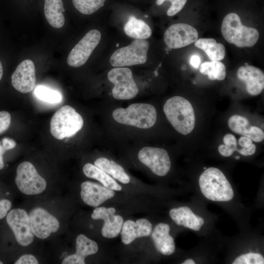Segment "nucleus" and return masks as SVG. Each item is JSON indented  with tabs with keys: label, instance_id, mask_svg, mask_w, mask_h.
I'll return each instance as SVG.
<instances>
[{
	"label": "nucleus",
	"instance_id": "f257e3e1",
	"mask_svg": "<svg viewBox=\"0 0 264 264\" xmlns=\"http://www.w3.org/2000/svg\"><path fill=\"white\" fill-rule=\"evenodd\" d=\"M163 111L168 121L175 129L183 135H187L194 130L195 114L192 104L186 99L178 96L168 99Z\"/></svg>",
	"mask_w": 264,
	"mask_h": 264
},
{
	"label": "nucleus",
	"instance_id": "f03ea898",
	"mask_svg": "<svg viewBox=\"0 0 264 264\" xmlns=\"http://www.w3.org/2000/svg\"><path fill=\"white\" fill-rule=\"evenodd\" d=\"M199 185L203 195L208 199L215 201L231 200L234 191L223 173L219 169H206L199 178Z\"/></svg>",
	"mask_w": 264,
	"mask_h": 264
},
{
	"label": "nucleus",
	"instance_id": "7ed1b4c3",
	"mask_svg": "<svg viewBox=\"0 0 264 264\" xmlns=\"http://www.w3.org/2000/svg\"><path fill=\"white\" fill-rule=\"evenodd\" d=\"M112 115L119 123L146 129L155 124L157 113L155 108L151 104L134 103L126 108L116 109Z\"/></svg>",
	"mask_w": 264,
	"mask_h": 264
},
{
	"label": "nucleus",
	"instance_id": "20e7f679",
	"mask_svg": "<svg viewBox=\"0 0 264 264\" xmlns=\"http://www.w3.org/2000/svg\"><path fill=\"white\" fill-rule=\"evenodd\" d=\"M221 32L224 39L229 43L239 47H252L258 41V31L242 23L240 17L231 13L224 18Z\"/></svg>",
	"mask_w": 264,
	"mask_h": 264
},
{
	"label": "nucleus",
	"instance_id": "39448f33",
	"mask_svg": "<svg viewBox=\"0 0 264 264\" xmlns=\"http://www.w3.org/2000/svg\"><path fill=\"white\" fill-rule=\"evenodd\" d=\"M84 125L82 116L69 105L60 108L53 115L50 121V132L56 139L62 140L70 137Z\"/></svg>",
	"mask_w": 264,
	"mask_h": 264
},
{
	"label": "nucleus",
	"instance_id": "423d86ee",
	"mask_svg": "<svg viewBox=\"0 0 264 264\" xmlns=\"http://www.w3.org/2000/svg\"><path fill=\"white\" fill-rule=\"evenodd\" d=\"M149 42L135 39L130 44L115 50L110 57V65L116 67L144 64L147 60Z\"/></svg>",
	"mask_w": 264,
	"mask_h": 264
},
{
	"label": "nucleus",
	"instance_id": "0eeeda50",
	"mask_svg": "<svg viewBox=\"0 0 264 264\" xmlns=\"http://www.w3.org/2000/svg\"><path fill=\"white\" fill-rule=\"evenodd\" d=\"M15 183L19 190L26 195L42 193L46 187V181L29 161L20 163L16 170Z\"/></svg>",
	"mask_w": 264,
	"mask_h": 264
},
{
	"label": "nucleus",
	"instance_id": "6e6552de",
	"mask_svg": "<svg viewBox=\"0 0 264 264\" xmlns=\"http://www.w3.org/2000/svg\"><path fill=\"white\" fill-rule=\"evenodd\" d=\"M108 80L114 85L111 93L117 100H130L138 93V88L131 69L127 67L112 68L108 73Z\"/></svg>",
	"mask_w": 264,
	"mask_h": 264
},
{
	"label": "nucleus",
	"instance_id": "1a4fd4ad",
	"mask_svg": "<svg viewBox=\"0 0 264 264\" xmlns=\"http://www.w3.org/2000/svg\"><path fill=\"white\" fill-rule=\"evenodd\" d=\"M101 37L99 30L89 31L69 52L66 60L68 66L78 67L84 65L99 44Z\"/></svg>",
	"mask_w": 264,
	"mask_h": 264
},
{
	"label": "nucleus",
	"instance_id": "9d476101",
	"mask_svg": "<svg viewBox=\"0 0 264 264\" xmlns=\"http://www.w3.org/2000/svg\"><path fill=\"white\" fill-rule=\"evenodd\" d=\"M6 220L19 244L26 246L33 242L34 235L30 228L29 216L25 210L13 209L7 213Z\"/></svg>",
	"mask_w": 264,
	"mask_h": 264
},
{
	"label": "nucleus",
	"instance_id": "9b49d317",
	"mask_svg": "<svg viewBox=\"0 0 264 264\" xmlns=\"http://www.w3.org/2000/svg\"><path fill=\"white\" fill-rule=\"evenodd\" d=\"M139 161L158 176H164L169 172L171 162L169 154L164 149L145 147L138 154Z\"/></svg>",
	"mask_w": 264,
	"mask_h": 264
},
{
	"label": "nucleus",
	"instance_id": "f8f14e48",
	"mask_svg": "<svg viewBox=\"0 0 264 264\" xmlns=\"http://www.w3.org/2000/svg\"><path fill=\"white\" fill-rule=\"evenodd\" d=\"M28 216L32 232L39 239H45L59 229L57 219L43 208H33Z\"/></svg>",
	"mask_w": 264,
	"mask_h": 264
},
{
	"label": "nucleus",
	"instance_id": "ddd939ff",
	"mask_svg": "<svg viewBox=\"0 0 264 264\" xmlns=\"http://www.w3.org/2000/svg\"><path fill=\"white\" fill-rule=\"evenodd\" d=\"M198 34L192 26L183 23L171 25L165 32L164 41L168 47L177 49L189 45L195 42Z\"/></svg>",
	"mask_w": 264,
	"mask_h": 264
},
{
	"label": "nucleus",
	"instance_id": "4468645a",
	"mask_svg": "<svg viewBox=\"0 0 264 264\" xmlns=\"http://www.w3.org/2000/svg\"><path fill=\"white\" fill-rule=\"evenodd\" d=\"M11 83L14 88L21 93H28L34 89L36 77L32 61L26 59L18 65L12 75Z\"/></svg>",
	"mask_w": 264,
	"mask_h": 264
},
{
	"label": "nucleus",
	"instance_id": "2eb2a0df",
	"mask_svg": "<svg viewBox=\"0 0 264 264\" xmlns=\"http://www.w3.org/2000/svg\"><path fill=\"white\" fill-rule=\"evenodd\" d=\"M116 210L113 207H96L93 210L91 217L93 220H103L104 221L101 233L103 237L113 238L120 232L124 223L123 218L115 215Z\"/></svg>",
	"mask_w": 264,
	"mask_h": 264
},
{
	"label": "nucleus",
	"instance_id": "dca6fc26",
	"mask_svg": "<svg viewBox=\"0 0 264 264\" xmlns=\"http://www.w3.org/2000/svg\"><path fill=\"white\" fill-rule=\"evenodd\" d=\"M81 197L87 204L97 207L115 195L113 190L99 184L84 181L81 184Z\"/></svg>",
	"mask_w": 264,
	"mask_h": 264
},
{
	"label": "nucleus",
	"instance_id": "f3484780",
	"mask_svg": "<svg viewBox=\"0 0 264 264\" xmlns=\"http://www.w3.org/2000/svg\"><path fill=\"white\" fill-rule=\"evenodd\" d=\"M239 79L246 85L247 92L251 95L260 94L264 88V74L259 68L246 65L240 67L237 71Z\"/></svg>",
	"mask_w": 264,
	"mask_h": 264
},
{
	"label": "nucleus",
	"instance_id": "a211bd4d",
	"mask_svg": "<svg viewBox=\"0 0 264 264\" xmlns=\"http://www.w3.org/2000/svg\"><path fill=\"white\" fill-rule=\"evenodd\" d=\"M97 243L83 234L79 235L76 240V252L67 256L62 261V264H85L86 257L97 252Z\"/></svg>",
	"mask_w": 264,
	"mask_h": 264
},
{
	"label": "nucleus",
	"instance_id": "6ab92c4d",
	"mask_svg": "<svg viewBox=\"0 0 264 264\" xmlns=\"http://www.w3.org/2000/svg\"><path fill=\"white\" fill-rule=\"evenodd\" d=\"M121 229L122 241L125 244H129L136 238L150 236L152 225L146 219H138L136 222L127 220L123 223Z\"/></svg>",
	"mask_w": 264,
	"mask_h": 264
},
{
	"label": "nucleus",
	"instance_id": "aec40b11",
	"mask_svg": "<svg viewBox=\"0 0 264 264\" xmlns=\"http://www.w3.org/2000/svg\"><path fill=\"white\" fill-rule=\"evenodd\" d=\"M229 128L234 132L260 142L264 139V132L259 127L250 125L249 120L239 115L231 116L228 122Z\"/></svg>",
	"mask_w": 264,
	"mask_h": 264
},
{
	"label": "nucleus",
	"instance_id": "412c9836",
	"mask_svg": "<svg viewBox=\"0 0 264 264\" xmlns=\"http://www.w3.org/2000/svg\"><path fill=\"white\" fill-rule=\"evenodd\" d=\"M170 226L167 223H159L154 227L152 238L156 250L164 255H170L175 251L174 238L170 235Z\"/></svg>",
	"mask_w": 264,
	"mask_h": 264
},
{
	"label": "nucleus",
	"instance_id": "4be33fe9",
	"mask_svg": "<svg viewBox=\"0 0 264 264\" xmlns=\"http://www.w3.org/2000/svg\"><path fill=\"white\" fill-rule=\"evenodd\" d=\"M169 215L177 225H182L195 231H199L204 223L203 218L196 215L186 206L173 208L170 211Z\"/></svg>",
	"mask_w": 264,
	"mask_h": 264
},
{
	"label": "nucleus",
	"instance_id": "5701e85b",
	"mask_svg": "<svg viewBox=\"0 0 264 264\" xmlns=\"http://www.w3.org/2000/svg\"><path fill=\"white\" fill-rule=\"evenodd\" d=\"M65 11L62 0H44V15L52 27L60 28L64 26L65 17L63 13Z\"/></svg>",
	"mask_w": 264,
	"mask_h": 264
},
{
	"label": "nucleus",
	"instance_id": "b1692460",
	"mask_svg": "<svg viewBox=\"0 0 264 264\" xmlns=\"http://www.w3.org/2000/svg\"><path fill=\"white\" fill-rule=\"evenodd\" d=\"M94 165L123 184L130 182V177L123 168L113 160L100 157L94 161Z\"/></svg>",
	"mask_w": 264,
	"mask_h": 264
},
{
	"label": "nucleus",
	"instance_id": "393cba45",
	"mask_svg": "<svg viewBox=\"0 0 264 264\" xmlns=\"http://www.w3.org/2000/svg\"><path fill=\"white\" fill-rule=\"evenodd\" d=\"M83 171L87 177L98 180L106 188L114 191L122 189L121 186L112 177L94 165L86 164L83 168Z\"/></svg>",
	"mask_w": 264,
	"mask_h": 264
},
{
	"label": "nucleus",
	"instance_id": "a878e982",
	"mask_svg": "<svg viewBox=\"0 0 264 264\" xmlns=\"http://www.w3.org/2000/svg\"><path fill=\"white\" fill-rule=\"evenodd\" d=\"M195 45L203 50L212 61H220L225 55L223 44L217 43L213 38H200L195 42Z\"/></svg>",
	"mask_w": 264,
	"mask_h": 264
},
{
	"label": "nucleus",
	"instance_id": "bb28decb",
	"mask_svg": "<svg viewBox=\"0 0 264 264\" xmlns=\"http://www.w3.org/2000/svg\"><path fill=\"white\" fill-rule=\"evenodd\" d=\"M124 30L127 35L136 39L145 40L152 35V30L148 24L132 16L129 18Z\"/></svg>",
	"mask_w": 264,
	"mask_h": 264
},
{
	"label": "nucleus",
	"instance_id": "cd10ccee",
	"mask_svg": "<svg viewBox=\"0 0 264 264\" xmlns=\"http://www.w3.org/2000/svg\"><path fill=\"white\" fill-rule=\"evenodd\" d=\"M199 71L202 74L208 75V78L211 80H223L226 75L225 66L223 63L218 61L202 63L200 66Z\"/></svg>",
	"mask_w": 264,
	"mask_h": 264
},
{
	"label": "nucleus",
	"instance_id": "c85d7f7f",
	"mask_svg": "<svg viewBox=\"0 0 264 264\" xmlns=\"http://www.w3.org/2000/svg\"><path fill=\"white\" fill-rule=\"evenodd\" d=\"M34 94L38 99L51 104L60 103L62 100V95L58 91L43 86L37 87Z\"/></svg>",
	"mask_w": 264,
	"mask_h": 264
},
{
	"label": "nucleus",
	"instance_id": "c756f323",
	"mask_svg": "<svg viewBox=\"0 0 264 264\" xmlns=\"http://www.w3.org/2000/svg\"><path fill=\"white\" fill-rule=\"evenodd\" d=\"M106 0H72L75 8L80 13L90 15L102 7Z\"/></svg>",
	"mask_w": 264,
	"mask_h": 264
},
{
	"label": "nucleus",
	"instance_id": "7c9ffc66",
	"mask_svg": "<svg viewBox=\"0 0 264 264\" xmlns=\"http://www.w3.org/2000/svg\"><path fill=\"white\" fill-rule=\"evenodd\" d=\"M233 264H264V257L259 253H248L237 257Z\"/></svg>",
	"mask_w": 264,
	"mask_h": 264
},
{
	"label": "nucleus",
	"instance_id": "2f4dec72",
	"mask_svg": "<svg viewBox=\"0 0 264 264\" xmlns=\"http://www.w3.org/2000/svg\"><path fill=\"white\" fill-rule=\"evenodd\" d=\"M11 115L6 111H0V134L5 132L10 127Z\"/></svg>",
	"mask_w": 264,
	"mask_h": 264
},
{
	"label": "nucleus",
	"instance_id": "473e14b6",
	"mask_svg": "<svg viewBox=\"0 0 264 264\" xmlns=\"http://www.w3.org/2000/svg\"><path fill=\"white\" fill-rule=\"evenodd\" d=\"M187 0H174L172 5L168 9L167 14L169 16H173L179 12L185 5Z\"/></svg>",
	"mask_w": 264,
	"mask_h": 264
},
{
	"label": "nucleus",
	"instance_id": "72a5a7b5",
	"mask_svg": "<svg viewBox=\"0 0 264 264\" xmlns=\"http://www.w3.org/2000/svg\"><path fill=\"white\" fill-rule=\"evenodd\" d=\"M223 142L225 145L227 146L234 153L235 151L238 152L241 147H238L237 141L235 136L232 134L228 133L223 137Z\"/></svg>",
	"mask_w": 264,
	"mask_h": 264
},
{
	"label": "nucleus",
	"instance_id": "f704fd0d",
	"mask_svg": "<svg viewBox=\"0 0 264 264\" xmlns=\"http://www.w3.org/2000/svg\"><path fill=\"white\" fill-rule=\"evenodd\" d=\"M37 258L31 254H24L21 256L15 262V264H38Z\"/></svg>",
	"mask_w": 264,
	"mask_h": 264
},
{
	"label": "nucleus",
	"instance_id": "c9c22d12",
	"mask_svg": "<svg viewBox=\"0 0 264 264\" xmlns=\"http://www.w3.org/2000/svg\"><path fill=\"white\" fill-rule=\"evenodd\" d=\"M12 206L11 201L6 199L0 200V220L4 218Z\"/></svg>",
	"mask_w": 264,
	"mask_h": 264
},
{
	"label": "nucleus",
	"instance_id": "e433bc0d",
	"mask_svg": "<svg viewBox=\"0 0 264 264\" xmlns=\"http://www.w3.org/2000/svg\"><path fill=\"white\" fill-rule=\"evenodd\" d=\"M255 151L256 146L254 144H252L249 147L240 149L238 152L243 155L248 156L253 154Z\"/></svg>",
	"mask_w": 264,
	"mask_h": 264
},
{
	"label": "nucleus",
	"instance_id": "4c0bfd02",
	"mask_svg": "<svg viewBox=\"0 0 264 264\" xmlns=\"http://www.w3.org/2000/svg\"><path fill=\"white\" fill-rule=\"evenodd\" d=\"M1 144L6 151L14 148L16 146V142L12 139L5 137L2 139Z\"/></svg>",
	"mask_w": 264,
	"mask_h": 264
},
{
	"label": "nucleus",
	"instance_id": "58836bf2",
	"mask_svg": "<svg viewBox=\"0 0 264 264\" xmlns=\"http://www.w3.org/2000/svg\"><path fill=\"white\" fill-rule=\"evenodd\" d=\"M218 151L221 155L225 157L230 156L233 154L227 146L223 144L219 146Z\"/></svg>",
	"mask_w": 264,
	"mask_h": 264
},
{
	"label": "nucleus",
	"instance_id": "ea45409f",
	"mask_svg": "<svg viewBox=\"0 0 264 264\" xmlns=\"http://www.w3.org/2000/svg\"><path fill=\"white\" fill-rule=\"evenodd\" d=\"M238 144L240 147L243 148L249 147L253 143L251 139L247 137L242 136L239 138Z\"/></svg>",
	"mask_w": 264,
	"mask_h": 264
},
{
	"label": "nucleus",
	"instance_id": "a19ab883",
	"mask_svg": "<svg viewBox=\"0 0 264 264\" xmlns=\"http://www.w3.org/2000/svg\"><path fill=\"white\" fill-rule=\"evenodd\" d=\"M190 63L194 67L196 68H198L200 63V57L196 55L192 56L190 60Z\"/></svg>",
	"mask_w": 264,
	"mask_h": 264
},
{
	"label": "nucleus",
	"instance_id": "79ce46f5",
	"mask_svg": "<svg viewBox=\"0 0 264 264\" xmlns=\"http://www.w3.org/2000/svg\"><path fill=\"white\" fill-rule=\"evenodd\" d=\"M6 151V150L0 142V170L2 169L4 166L3 155Z\"/></svg>",
	"mask_w": 264,
	"mask_h": 264
},
{
	"label": "nucleus",
	"instance_id": "37998d69",
	"mask_svg": "<svg viewBox=\"0 0 264 264\" xmlns=\"http://www.w3.org/2000/svg\"><path fill=\"white\" fill-rule=\"evenodd\" d=\"M182 264H195V262L192 259H187V260H185Z\"/></svg>",
	"mask_w": 264,
	"mask_h": 264
},
{
	"label": "nucleus",
	"instance_id": "c03bdc74",
	"mask_svg": "<svg viewBox=\"0 0 264 264\" xmlns=\"http://www.w3.org/2000/svg\"><path fill=\"white\" fill-rule=\"evenodd\" d=\"M166 0L169 1L171 2L174 0H156V3L157 5H160L162 4Z\"/></svg>",
	"mask_w": 264,
	"mask_h": 264
},
{
	"label": "nucleus",
	"instance_id": "a18cd8bd",
	"mask_svg": "<svg viewBox=\"0 0 264 264\" xmlns=\"http://www.w3.org/2000/svg\"><path fill=\"white\" fill-rule=\"evenodd\" d=\"M3 75V68L2 66V64L1 63V62L0 61V81L2 78Z\"/></svg>",
	"mask_w": 264,
	"mask_h": 264
},
{
	"label": "nucleus",
	"instance_id": "49530a36",
	"mask_svg": "<svg viewBox=\"0 0 264 264\" xmlns=\"http://www.w3.org/2000/svg\"><path fill=\"white\" fill-rule=\"evenodd\" d=\"M235 158H236V159L238 160V159H240V156H236Z\"/></svg>",
	"mask_w": 264,
	"mask_h": 264
},
{
	"label": "nucleus",
	"instance_id": "de8ad7c7",
	"mask_svg": "<svg viewBox=\"0 0 264 264\" xmlns=\"http://www.w3.org/2000/svg\"><path fill=\"white\" fill-rule=\"evenodd\" d=\"M3 264L2 262L0 261V264Z\"/></svg>",
	"mask_w": 264,
	"mask_h": 264
},
{
	"label": "nucleus",
	"instance_id": "09e8293b",
	"mask_svg": "<svg viewBox=\"0 0 264 264\" xmlns=\"http://www.w3.org/2000/svg\"><path fill=\"white\" fill-rule=\"evenodd\" d=\"M206 169V167H204V169H205V170Z\"/></svg>",
	"mask_w": 264,
	"mask_h": 264
}]
</instances>
